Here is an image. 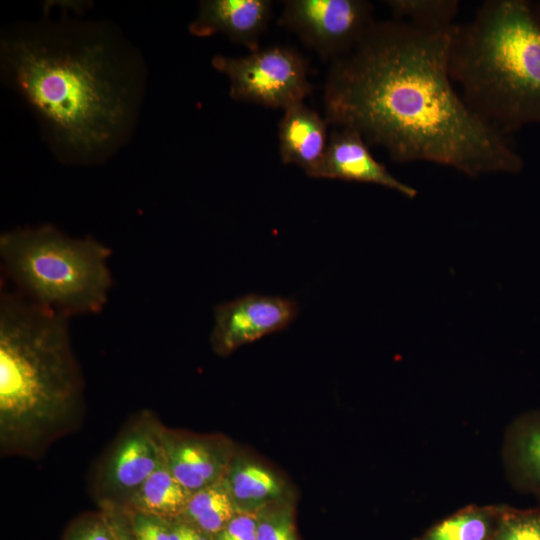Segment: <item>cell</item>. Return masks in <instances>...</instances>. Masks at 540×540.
<instances>
[{
  "instance_id": "cell-18",
  "label": "cell",
  "mask_w": 540,
  "mask_h": 540,
  "mask_svg": "<svg viewBox=\"0 0 540 540\" xmlns=\"http://www.w3.org/2000/svg\"><path fill=\"white\" fill-rule=\"evenodd\" d=\"M394 19L429 28H449L455 24L459 2L455 0H387Z\"/></svg>"
},
{
  "instance_id": "cell-22",
  "label": "cell",
  "mask_w": 540,
  "mask_h": 540,
  "mask_svg": "<svg viewBox=\"0 0 540 540\" xmlns=\"http://www.w3.org/2000/svg\"><path fill=\"white\" fill-rule=\"evenodd\" d=\"M63 540H117V535L110 513L101 509L98 513L86 514L73 521Z\"/></svg>"
},
{
  "instance_id": "cell-11",
  "label": "cell",
  "mask_w": 540,
  "mask_h": 540,
  "mask_svg": "<svg viewBox=\"0 0 540 540\" xmlns=\"http://www.w3.org/2000/svg\"><path fill=\"white\" fill-rule=\"evenodd\" d=\"M369 147L355 130L336 128L329 135L321 161L308 176L380 185L415 198L417 190L392 175L374 158Z\"/></svg>"
},
{
  "instance_id": "cell-24",
  "label": "cell",
  "mask_w": 540,
  "mask_h": 540,
  "mask_svg": "<svg viewBox=\"0 0 540 540\" xmlns=\"http://www.w3.org/2000/svg\"><path fill=\"white\" fill-rule=\"evenodd\" d=\"M256 513L237 512L212 540H256Z\"/></svg>"
},
{
  "instance_id": "cell-3",
  "label": "cell",
  "mask_w": 540,
  "mask_h": 540,
  "mask_svg": "<svg viewBox=\"0 0 540 540\" xmlns=\"http://www.w3.org/2000/svg\"><path fill=\"white\" fill-rule=\"evenodd\" d=\"M69 317L41 307L4 281L0 292V449L37 458L75 431L84 378Z\"/></svg>"
},
{
  "instance_id": "cell-8",
  "label": "cell",
  "mask_w": 540,
  "mask_h": 540,
  "mask_svg": "<svg viewBox=\"0 0 540 540\" xmlns=\"http://www.w3.org/2000/svg\"><path fill=\"white\" fill-rule=\"evenodd\" d=\"M374 22L373 5L364 0H288L279 18L280 26L331 62L350 52Z\"/></svg>"
},
{
  "instance_id": "cell-12",
  "label": "cell",
  "mask_w": 540,
  "mask_h": 540,
  "mask_svg": "<svg viewBox=\"0 0 540 540\" xmlns=\"http://www.w3.org/2000/svg\"><path fill=\"white\" fill-rule=\"evenodd\" d=\"M271 16L268 0H206L200 2L189 31L197 37L222 33L254 52L260 49L259 38Z\"/></svg>"
},
{
  "instance_id": "cell-16",
  "label": "cell",
  "mask_w": 540,
  "mask_h": 540,
  "mask_svg": "<svg viewBox=\"0 0 540 540\" xmlns=\"http://www.w3.org/2000/svg\"><path fill=\"white\" fill-rule=\"evenodd\" d=\"M502 507L468 506L415 540H494Z\"/></svg>"
},
{
  "instance_id": "cell-13",
  "label": "cell",
  "mask_w": 540,
  "mask_h": 540,
  "mask_svg": "<svg viewBox=\"0 0 540 540\" xmlns=\"http://www.w3.org/2000/svg\"><path fill=\"white\" fill-rule=\"evenodd\" d=\"M328 125L325 117L303 102L285 109L278 125L282 162L299 166L308 175L325 153Z\"/></svg>"
},
{
  "instance_id": "cell-6",
  "label": "cell",
  "mask_w": 540,
  "mask_h": 540,
  "mask_svg": "<svg viewBox=\"0 0 540 540\" xmlns=\"http://www.w3.org/2000/svg\"><path fill=\"white\" fill-rule=\"evenodd\" d=\"M212 65L227 76L236 101L285 110L312 90L307 63L291 47L274 45L239 57L217 55Z\"/></svg>"
},
{
  "instance_id": "cell-5",
  "label": "cell",
  "mask_w": 540,
  "mask_h": 540,
  "mask_svg": "<svg viewBox=\"0 0 540 540\" xmlns=\"http://www.w3.org/2000/svg\"><path fill=\"white\" fill-rule=\"evenodd\" d=\"M111 254L92 237H71L52 225L0 236L4 280L35 304L69 318L103 310L113 286Z\"/></svg>"
},
{
  "instance_id": "cell-10",
  "label": "cell",
  "mask_w": 540,
  "mask_h": 540,
  "mask_svg": "<svg viewBox=\"0 0 540 540\" xmlns=\"http://www.w3.org/2000/svg\"><path fill=\"white\" fill-rule=\"evenodd\" d=\"M161 443L166 465L190 494L220 482L236 452L222 435H196L164 425Z\"/></svg>"
},
{
  "instance_id": "cell-21",
  "label": "cell",
  "mask_w": 540,
  "mask_h": 540,
  "mask_svg": "<svg viewBox=\"0 0 540 540\" xmlns=\"http://www.w3.org/2000/svg\"><path fill=\"white\" fill-rule=\"evenodd\" d=\"M494 540H540V511L502 507Z\"/></svg>"
},
{
  "instance_id": "cell-17",
  "label": "cell",
  "mask_w": 540,
  "mask_h": 540,
  "mask_svg": "<svg viewBox=\"0 0 540 540\" xmlns=\"http://www.w3.org/2000/svg\"><path fill=\"white\" fill-rule=\"evenodd\" d=\"M237 512L221 480L216 484L191 494L179 519L212 537Z\"/></svg>"
},
{
  "instance_id": "cell-25",
  "label": "cell",
  "mask_w": 540,
  "mask_h": 540,
  "mask_svg": "<svg viewBox=\"0 0 540 540\" xmlns=\"http://www.w3.org/2000/svg\"><path fill=\"white\" fill-rule=\"evenodd\" d=\"M171 540H212V537L177 518L167 520Z\"/></svg>"
},
{
  "instance_id": "cell-15",
  "label": "cell",
  "mask_w": 540,
  "mask_h": 540,
  "mask_svg": "<svg viewBox=\"0 0 540 540\" xmlns=\"http://www.w3.org/2000/svg\"><path fill=\"white\" fill-rule=\"evenodd\" d=\"M190 495L173 476L164 460L143 483L129 505L122 510L173 520L181 516Z\"/></svg>"
},
{
  "instance_id": "cell-7",
  "label": "cell",
  "mask_w": 540,
  "mask_h": 540,
  "mask_svg": "<svg viewBox=\"0 0 540 540\" xmlns=\"http://www.w3.org/2000/svg\"><path fill=\"white\" fill-rule=\"evenodd\" d=\"M162 425L156 415L144 410L120 432L95 475L94 496L101 508L125 509L163 463Z\"/></svg>"
},
{
  "instance_id": "cell-19",
  "label": "cell",
  "mask_w": 540,
  "mask_h": 540,
  "mask_svg": "<svg viewBox=\"0 0 540 540\" xmlns=\"http://www.w3.org/2000/svg\"><path fill=\"white\" fill-rule=\"evenodd\" d=\"M513 463L521 479L540 492V416L524 422L512 443Z\"/></svg>"
},
{
  "instance_id": "cell-14",
  "label": "cell",
  "mask_w": 540,
  "mask_h": 540,
  "mask_svg": "<svg viewBox=\"0 0 540 540\" xmlns=\"http://www.w3.org/2000/svg\"><path fill=\"white\" fill-rule=\"evenodd\" d=\"M222 482L238 512L256 513L271 503L289 499L285 481L275 471L237 452Z\"/></svg>"
},
{
  "instance_id": "cell-27",
  "label": "cell",
  "mask_w": 540,
  "mask_h": 540,
  "mask_svg": "<svg viewBox=\"0 0 540 540\" xmlns=\"http://www.w3.org/2000/svg\"><path fill=\"white\" fill-rule=\"evenodd\" d=\"M533 5H534L538 15L540 16V1L533 2Z\"/></svg>"
},
{
  "instance_id": "cell-4",
  "label": "cell",
  "mask_w": 540,
  "mask_h": 540,
  "mask_svg": "<svg viewBox=\"0 0 540 540\" xmlns=\"http://www.w3.org/2000/svg\"><path fill=\"white\" fill-rule=\"evenodd\" d=\"M450 74L463 99L507 135L540 124V16L533 2L488 0L457 25Z\"/></svg>"
},
{
  "instance_id": "cell-1",
  "label": "cell",
  "mask_w": 540,
  "mask_h": 540,
  "mask_svg": "<svg viewBox=\"0 0 540 540\" xmlns=\"http://www.w3.org/2000/svg\"><path fill=\"white\" fill-rule=\"evenodd\" d=\"M456 25L429 28L375 21L360 42L332 61L325 119L358 132L399 163L425 161L472 177L516 174L520 154L456 91L449 54Z\"/></svg>"
},
{
  "instance_id": "cell-20",
  "label": "cell",
  "mask_w": 540,
  "mask_h": 540,
  "mask_svg": "<svg viewBox=\"0 0 540 540\" xmlns=\"http://www.w3.org/2000/svg\"><path fill=\"white\" fill-rule=\"evenodd\" d=\"M256 519V540H299L290 499L261 508Z\"/></svg>"
},
{
  "instance_id": "cell-26",
  "label": "cell",
  "mask_w": 540,
  "mask_h": 540,
  "mask_svg": "<svg viewBox=\"0 0 540 540\" xmlns=\"http://www.w3.org/2000/svg\"><path fill=\"white\" fill-rule=\"evenodd\" d=\"M101 509H105L110 513L115 526L117 540H135L127 515L123 510L115 508Z\"/></svg>"
},
{
  "instance_id": "cell-23",
  "label": "cell",
  "mask_w": 540,
  "mask_h": 540,
  "mask_svg": "<svg viewBox=\"0 0 540 540\" xmlns=\"http://www.w3.org/2000/svg\"><path fill=\"white\" fill-rule=\"evenodd\" d=\"M123 511L135 540H171L167 520L137 511Z\"/></svg>"
},
{
  "instance_id": "cell-9",
  "label": "cell",
  "mask_w": 540,
  "mask_h": 540,
  "mask_svg": "<svg viewBox=\"0 0 540 540\" xmlns=\"http://www.w3.org/2000/svg\"><path fill=\"white\" fill-rule=\"evenodd\" d=\"M298 314L292 299L247 294L214 308L210 335L212 349L225 356L239 347L288 327Z\"/></svg>"
},
{
  "instance_id": "cell-2",
  "label": "cell",
  "mask_w": 540,
  "mask_h": 540,
  "mask_svg": "<svg viewBox=\"0 0 540 540\" xmlns=\"http://www.w3.org/2000/svg\"><path fill=\"white\" fill-rule=\"evenodd\" d=\"M54 25L4 39L3 67L53 137L81 156L119 139L132 116L133 84L106 38Z\"/></svg>"
}]
</instances>
